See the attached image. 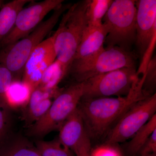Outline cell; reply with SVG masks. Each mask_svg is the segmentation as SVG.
<instances>
[{
    "instance_id": "obj_1",
    "label": "cell",
    "mask_w": 156,
    "mask_h": 156,
    "mask_svg": "<svg viewBox=\"0 0 156 156\" xmlns=\"http://www.w3.org/2000/svg\"><path fill=\"white\" fill-rule=\"evenodd\" d=\"M144 75L137 77L131 90L126 96L81 99L77 108L90 139L102 136L132 105L148 97L143 92Z\"/></svg>"
},
{
    "instance_id": "obj_2",
    "label": "cell",
    "mask_w": 156,
    "mask_h": 156,
    "mask_svg": "<svg viewBox=\"0 0 156 156\" xmlns=\"http://www.w3.org/2000/svg\"><path fill=\"white\" fill-rule=\"evenodd\" d=\"M87 7V0L70 6L62 14L58 28L52 36L56 59L61 63L66 74L88 26Z\"/></svg>"
},
{
    "instance_id": "obj_3",
    "label": "cell",
    "mask_w": 156,
    "mask_h": 156,
    "mask_svg": "<svg viewBox=\"0 0 156 156\" xmlns=\"http://www.w3.org/2000/svg\"><path fill=\"white\" fill-rule=\"evenodd\" d=\"M70 6L62 4L54 10L49 18L41 22L28 35L13 44L2 48L0 50V63L14 76L23 73L26 63L33 51L44 40Z\"/></svg>"
},
{
    "instance_id": "obj_4",
    "label": "cell",
    "mask_w": 156,
    "mask_h": 156,
    "mask_svg": "<svg viewBox=\"0 0 156 156\" xmlns=\"http://www.w3.org/2000/svg\"><path fill=\"white\" fill-rule=\"evenodd\" d=\"M136 1L115 0L104 17L107 29V47H118L127 51L136 41Z\"/></svg>"
},
{
    "instance_id": "obj_5",
    "label": "cell",
    "mask_w": 156,
    "mask_h": 156,
    "mask_svg": "<svg viewBox=\"0 0 156 156\" xmlns=\"http://www.w3.org/2000/svg\"><path fill=\"white\" fill-rule=\"evenodd\" d=\"M135 58L131 51L118 47H107L86 59L73 61L69 71L82 83L90 78L125 67H135Z\"/></svg>"
},
{
    "instance_id": "obj_6",
    "label": "cell",
    "mask_w": 156,
    "mask_h": 156,
    "mask_svg": "<svg viewBox=\"0 0 156 156\" xmlns=\"http://www.w3.org/2000/svg\"><path fill=\"white\" fill-rule=\"evenodd\" d=\"M84 93V84L76 83L62 92L53 100L46 114L29 127L30 136H43L58 130L67 118L77 108Z\"/></svg>"
},
{
    "instance_id": "obj_7",
    "label": "cell",
    "mask_w": 156,
    "mask_h": 156,
    "mask_svg": "<svg viewBox=\"0 0 156 156\" xmlns=\"http://www.w3.org/2000/svg\"><path fill=\"white\" fill-rule=\"evenodd\" d=\"M138 76L135 67L122 68L95 76L83 82L82 98L126 96Z\"/></svg>"
},
{
    "instance_id": "obj_8",
    "label": "cell",
    "mask_w": 156,
    "mask_h": 156,
    "mask_svg": "<svg viewBox=\"0 0 156 156\" xmlns=\"http://www.w3.org/2000/svg\"><path fill=\"white\" fill-rule=\"evenodd\" d=\"M156 112V93L136 101L109 131L106 144H116L131 139Z\"/></svg>"
},
{
    "instance_id": "obj_9",
    "label": "cell",
    "mask_w": 156,
    "mask_h": 156,
    "mask_svg": "<svg viewBox=\"0 0 156 156\" xmlns=\"http://www.w3.org/2000/svg\"><path fill=\"white\" fill-rule=\"evenodd\" d=\"M63 0H45L33 2L23 8L17 15L14 27L0 42L2 48L13 44L28 35L42 22L45 16L62 5Z\"/></svg>"
},
{
    "instance_id": "obj_10",
    "label": "cell",
    "mask_w": 156,
    "mask_h": 156,
    "mask_svg": "<svg viewBox=\"0 0 156 156\" xmlns=\"http://www.w3.org/2000/svg\"><path fill=\"white\" fill-rule=\"evenodd\" d=\"M56 59L52 36L43 41L30 54L24 66L22 82L32 91L38 87L44 73Z\"/></svg>"
},
{
    "instance_id": "obj_11",
    "label": "cell",
    "mask_w": 156,
    "mask_h": 156,
    "mask_svg": "<svg viewBox=\"0 0 156 156\" xmlns=\"http://www.w3.org/2000/svg\"><path fill=\"white\" fill-rule=\"evenodd\" d=\"M136 41L140 55L143 56L156 41V1H136Z\"/></svg>"
},
{
    "instance_id": "obj_12",
    "label": "cell",
    "mask_w": 156,
    "mask_h": 156,
    "mask_svg": "<svg viewBox=\"0 0 156 156\" xmlns=\"http://www.w3.org/2000/svg\"><path fill=\"white\" fill-rule=\"evenodd\" d=\"M59 88L53 90H45L37 87L32 91L29 100L24 107L23 118L29 127L44 116L55 98L62 92Z\"/></svg>"
},
{
    "instance_id": "obj_13",
    "label": "cell",
    "mask_w": 156,
    "mask_h": 156,
    "mask_svg": "<svg viewBox=\"0 0 156 156\" xmlns=\"http://www.w3.org/2000/svg\"><path fill=\"white\" fill-rule=\"evenodd\" d=\"M107 34V29L103 23L100 27L87 26L78 46L73 61L87 59L103 50Z\"/></svg>"
},
{
    "instance_id": "obj_14",
    "label": "cell",
    "mask_w": 156,
    "mask_h": 156,
    "mask_svg": "<svg viewBox=\"0 0 156 156\" xmlns=\"http://www.w3.org/2000/svg\"><path fill=\"white\" fill-rule=\"evenodd\" d=\"M58 130L59 142L73 151L88 135L78 108L65 121Z\"/></svg>"
},
{
    "instance_id": "obj_15",
    "label": "cell",
    "mask_w": 156,
    "mask_h": 156,
    "mask_svg": "<svg viewBox=\"0 0 156 156\" xmlns=\"http://www.w3.org/2000/svg\"><path fill=\"white\" fill-rule=\"evenodd\" d=\"M0 156H41L36 146L17 135L5 139L0 144Z\"/></svg>"
},
{
    "instance_id": "obj_16",
    "label": "cell",
    "mask_w": 156,
    "mask_h": 156,
    "mask_svg": "<svg viewBox=\"0 0 156 156\" xmlns=\"http://www.w3.org/2000/svg\"><path fill=\"white\" fill-rule=\"evenodd\" d=\"M30 0H14L3 4L0 9V42L14 27L17 15Z\"/></svg>"
},
{
    "instance_id": "obj_17",
    "label": "cell",
    "mask_w": 156,
    "mask_h": 156,
    "mask_svg": "<svg viewBox=\"0 0 156 156\" xmlns=\"http://www.w3.org/2000/svg\"><path fill=\"white\" fill-rule=\"evenodd\" d=\"M156 130V114L138 130L128 143L126 147L129 156H138L141 148Z\"/></svg>"
},
{
    "instance_id": "obj_18",
    "label": "cell",
    "mask_w": 156,
    "mask_h": 156,
    "mask_svg": "<svg viewBox=\"0 0 156 156\" xmlns=\"http://www.w3.org/2000/svg\"><path fill=\"white\" fill-rule=\"evenodd\" d=\"M31 92L30 88L22 81H13L6 93V101L9 108L25 106Z\"/></svg>"
},
{
    "instance_id": "obj_19",
    "label": "cell",
    "mask_w": 156,
    "mask_h": 156,
    "mask_svg": "<svg viewBox=\"0 0 156 156\" xmlns=\"http://www.w3.org/2000/svg\"><path fill=\"white\" fill-rule=\"evenodd\" d=\"M113 1L112 0H87L86 10L88 25L100 27Z\"/></svg>"
},
{
    "instance_id": "obj_20",
    "label": "cell",
    "mask_w": 156,
    "mask_h": 156,
    "mask_svg": "<svg viewBox=\"0 0 156 156\" xmlns=\"http://www.w3.org/2000/svg\"><path fill=\"white\" fill-rule=\"evenodd\" d=\"M66 75L61 63L56 59L44 73L38 87L48 90L58 89V84Z\"/></svg>"
},
{
    "instance_id": "obj_21",
    "label": "cell",
    "mask_w": 156,
    "mask_h": 156,
    "mask_svg": "<svg viewBox=\"0 0 156 156\" xmlns=\"http://www.w3.org/2000/svg\"><path fill=\"white\" fill-rule=\"evenodd\" d=\"M36 147L41 156H76L71 150L62 145L58 138L49 141L37 140Z\"/></svg>"
},
{
    "instance_id": "obj_22",
    "label": "cell",
    "mask_w": 156,
    "mask_h": 156,
    "mask_svg": "<svg viewBox=\"0 0 156 156\" xmlns=\"http://www.w3.org/2000/svg\"><path fill=\"white\" fill-rule=\"evenodd\" d=\"M144 74V78L143 84V92L145 96H151L155 93L154 92L156 83V56L151 58Z\"/></svg>"
},
{
    "instance_id": "obj_23",
    "label": "cell",
    "mask_w": 156,
    "mask_h": 156,
    "mask_svg": "<svg viewBox=\"0 0 156 156\" xmlns=\"http://www.w3.org/2000/svg\"><path fill=\"white\" fill-rule=\"evenodd\" d=\"M14 81V76L12 73L0 63V104L9 109L6 101V93Z\"/></svg>"
},
{
    "instance_id": "obj_24",
    "label": "cell",
    "mask_w": 156,
    "mask_h": 156,
    "mask_svg": "<svg viewBox=\"0 0 156 156\" xmlns=\"http://www.w3.org/2000/svg\"><path fill=\"white\" fill-rule=\"evenodd\" d=\"M9 109L0 104V144L8 134L10 125Z\"/></svg>"
},
{
    "instance_id": "obj_25",
    "label": "cell",
    "mask_w": 156,
    "mask_h": 156,
    "mask_svg": "<svg viewBox=\"0 0 156 156\" xmlns=\"http://www.w3.org/2000/svg\"><path fill=\"white\" fill-rule=\"evenodd\" d=\"M115 144H105L91 151L90 156H123Z\"/></svg>"
},
{
    "instance_id": "obj_26",
    "label": "cell",
    "mask_w": 156,
    "mask_h": 156,
    "mask_svg": "<svg viewBox=\"0 0 156 156\" xmlns=\"http://www.w3.org/2000/svg\"><path fill=\"white\" fill-rule=\"evenodd\" d=\"M152 154H156V130L141 148L138 156H144Z\"/></svg>"
},
{
    "instance_id": "obj_27",
    "label": "cell",
    "mask_w": 156,
    "mask_h": 156,
    "mask_svg": "<svg viewBox=\"0 0 156 156\" xmlns=\"http://www.w3.org/2000/svg\"><path fill=\"white\" fill-rule=\"evenodd\" d=\"M91 151V140L87 136L73 152L76 156H90Z\"/></svg>"
},
{
    "instance_id": "obj_28",
    "label": "cell",
    "mask_w": 156,
    "mask_h": 156,
    "mask_svg": "<svg viewBox=\"0 0 156 156\" xmlns=\"http://www.w3.org/2000/svg\"><path fill=\"white\" fill-rule=\"evenodd\" d=\"M3 3H4V2H3V1H1V0H0V9H1V7H2V6L3 5Z\"/></svg>"
},
{
    "instance_id": "obj_29",
    "label": "cell",
    "mask_w": 156,
    "mask_h": 156,
    "mask_svg": "<svg viewBox=\"0 0 156 156\" xmlns=\"http://www.w3.org/2000/svg\"><path fill=\"white\" fill-rule=\"evenodd\" d=\"M144 156H156V154H152Z\"/></svg>"
}]
</instances>
